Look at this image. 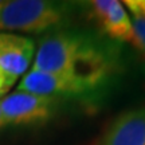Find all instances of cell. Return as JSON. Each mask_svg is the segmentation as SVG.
<instances>
[{
	"label": "cell",
	"mask_w": 145,
	"mask_h": 145,
	"mask_svg": "<svg viewBox=\"0 0 145 145\" xmlns=\"http://www.w3.org/2000/svg\"><path fill=\"white\" fill-rule=\"evenodd\" d=\"M31 69L77 77L95 89L110 72L112 62L90 38L61 31L39 42Z\"/></svg>",
	"instance_id": "obj_1"
},
{
	"label": "cell",
	"mask_w": 145,
	"mask_h": 145,
	"mask_svg": "<svg viewBox=\"0 0 145 145\" xmlns=\"http://www.w3.org/2000/svg\"><path fill=\"white\" fill-rule=\"evenodd\" d=\"M69 14L67 3L50 0L0 1V32L42 34L62 24Z\"/></svg>",
	"instance_id": "obj_2"
},
{
	"label": "cell",
	"mask_w": 145,
	"mask_h": 145,
	"mask_svg": "<svg viewBox=\"0 0 145 145\" xmlns=\"http://www.w3.org/2000/svg\"><path fill=\"white\" fill-rule=\"evenodd\" d=\"M58 98L18 91L0 99V112L5 125L46 122L55 112Z\"/></svg>",
	"instance_id": "obj_3"
},
{
	"label": "cell",
	"mask_w": 145,
	"mask_h": 145,
	"mask_svg": "<svg viewBox=\"0 0 145 145\" xmlns=\"http://www.w3.org/2000/svg\"><path fill=\"white\" fill-rule=\"evenodd\" d=\"M93 90V88L82 79L59 72H48L32 70L27 71L18 85V91L38 94L58 98L61 95H78Z\"/></svg>",
	"instance_id": "obj_4"
},
{
	"label": "cell",
	"mask_w": 145,
	"mask_h": 145,
	"mask_svg": "<svg viewBox=\"0 0 145 145\" xmlns=\"http://www.w3.org/2000/svg\"><path fill=\"white\" fill-rule=\"evenodd\" d=\"M35 42L28 36L12 32H0V70L18 81L30 69L35 57Z\"/></svg>",
	"instance_id": "obj_5"
},
{
	"label": "cell",
	"mask_w": 145,
	"mask_h": 145,
	"mask_svg": "<svg viewBox=\"0 0 145 145\" xmlns=\"http://www.w3.org/2000/svg\"><path fill=\"white\" fill-rule=\"evenodd\" d=\"M90 8L101 30L114 40L132 42L133 23L129 12L118 0H94Z\"/></svg>",
	"instance_id": "obj_6"
},
{
	"label": "cell",
	"mask_w": 145,
	"mask_h": 145,
	"mask_svg": "<svg viewBox=\"0 0 145 145\" xmlns=\"http://www.w3.org/2000/svg\"><path fill=\"white\" fill-rule=\"evenodd\" d=\"M98 145H145V106L117 116L101 136Z\"/></svg>",
	"instance_id": "obj_7"
},
{
	"label": "cell",
	"mask_w": 145,
	"mask_h": 145,
	"mask_svg": "<svg viewBox=\"0 0 145 145\" xmlns=\"http://www.w3.org/2000/svg\"><path fill=\"white\" fill-rule=\"evenodd\" d=\"M133 23V39L132 44L145 55V19H132Z\"/></svg>",
	"instance_id": "obj_8"
},
{
	"label": "cell",
	"mask_w": 145,
	"mask_h": 145,
	"mask_svg": "<svg viewBox=\"0 0 145 145\" xmlns=\"http://www.w3.org/2000/svg\"><path fill=\"white\" fill-rule=\"evenodd\" d=\"M122 4L132 19H145V0H125Z\"/></svg>",
	"instance_id": "obj_9"
},
{
	"label": "cell",
	"mask_w": 145,
	"mask_h": 145,
	"mask_svg": "<svg viewBox=\"0 0 145 145\" xmlns=\"http://www.w3.org/2000/svg\"><path fill=\"white\" fill-rule=\"evenodd\" d=\"M15 82L16 81L11 79L10 77H7L4 72L0 70V95L8 93V91L11 90V88L15 85Z\"/></svg>",
	"instance_id": "obj_10"
},
{
	"label": "cell",
	"mask_w": 145,
	"mask_h": 145,
	"mask_svg": "<svg viewBox=\"0 0 145 145\" xmlns=\"http://www.w3.org/2000/svg\"><path fill=\"white\" fill-rule=\"evenodd\" d=\"M4 126H5V121H4V118H3V116H1V112H0V129L4 128Z\"/></svg>",
	"instance_id": "obj_11"
}]
</instances>
